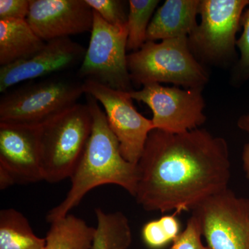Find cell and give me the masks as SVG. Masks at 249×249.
Instances as JSON below:
<instances>
[{
  "instance_id": "6",
  "label": "cell",
  "mask_w": 249,
  "mask_h": 249,
  "mask_svg": "<svg viewBox=\"0 0 249 249\" xmlns=\"http://www.w3.org/2000/svg\"><path fill=\"white\" fill-rule=\"evenodd\" d=\"M249 5V0H200V22L188 37L192 52L199 62L236 63V35Z\"/></svg>"
},
{
  "instance_id": "5",
  "label": "cell",
  "mask_w": 249,
  "mask_h": 249,
  "mask_svg": "<svg viewBox=\"0 0 249 249\" xmlns=\"http://www.w3.org/2000/svg\"><path fill=\"white\" fill-rule=\"evenodd\" d=\"M85 93L83 82L55 76L5 92L0 122L42 125L76 105Z\"/></svg>"
},
{
  "instance_id": "17",
  "label": "cell",
  "mask_w": 249,
  "mask_h": 249,
  "mask_svg": "<svg viewBox=\"0 0 249 249\" xmlns=\"http://www.w3.org/2000/svg\"><path fill=\"white\" fill-rule=\"evenodd\" d=\"M45 238L34 233L29 221L14 209L0 211V249H45Z\"/></svg>"
},
{
  "instance_id": "22",
  "label": "cell",
  "mask_w": 249,
  "mask_h": 249,
  "mask_svg": "<svg viewBox=\"0 0 249 249\" xmlns=\"http://www.w3.org/2000/svg\"><path fill=\"white\" fill-rule=\"evenodd\" d=\"M142 237L145 245L150 249H162L174 242L160 217L144 224Z\"/></svg>"
},
{
  "instance_id": "10",
  "label": "cell",
  "mask_w": 249,
  "mask_h": 249,
  "mask_svg": "<svg viewBox=\"0 0 249 249\" xmlns=\"http://www.w3.org/2000/svg\"><path fill=\"white\" fill-rule=\"evenodd\" d=\"M85 94L92 96L104 107L111 130L116 136L124 160L137 165L149 134L155 129L134 107L128 92L119 91L91 80L83 81Z\"/></svg>"
},
{
  "instance_id": "20",
  "label": "cell",
  "mask_w": 249,
  "mask_h": 249,
  "mask_svg": "<svg viewBox=\"0 0 249 249\" xmlns=\"http://www.w3.org/2000/svg\"><path fill=\"white\" fill-rule=\"evenodd\" d=\"M242 35L237 39L240 56L234 65L231 80L235 85H242L249 80V5L242 18Z\"/></svg>"
},
{
  "instance_id": "24",
  "label": "cell",
  "mask_w": 249,
  "mask_h": 249,
  "mask_svg": "<svg viewBox=\"0 0 249 249\" xmlns=\"http://www.w3.org/2000/svg\"><path fill=\"white\" fill-rule=\"evenodd\" d=\"M30 0H0V20L26 19Z\"/></svg>"
},
{
  "instance_id": "11",
  "label": "cell",
  "mask_w": 249,
  "mask_h": 249,
  "mask_svg": "<svg viewBox=\"0 0 249 249\" xmlns=\"http://www.w3.org/2000/svg\"><path fill=\"white\" fill-rule=\"evenodd\" d=\"M40 128L0 122V189L44 181Z\"/></svg>"
},
{
  "instance_id": "19",
  "label": "cell",
  "mask_w": 249,
  "mask_h": 249,
  "mask_svg": "<svg viewBox=\"0 0 249 249\" xmlns=\"http://www.w3.org/2000/svg\"><path fill=\"white\" fill-rule=\"evenodd\" d=\"M160 0H129L127 50L136 52L146 42L147 33Z\"/></svg>"
},
{
  "instance_id": "18",
  "label": "cell",
  "mask_w": 249,
  "mask_h": 249,
  "mask_svg": "<svg viewBox=\"0 0 249 249\" xmlns=\"http://www.w3.org/2000/svg\"><path fill=\"white\" fill-rule=\"evenodd\" d=\"M97 227L91 249H127L132 242L128 219L121 212L95 210Z\"/></svg>"
},
{
  "instance_id": "9",
  "label": "cell",
  "mask_w": 249,
  "mask_h": 249,
  "mask_svg": "<svg viewBox=\"0 0 249 249\" xmlns=\"http://www.w3.org/2000/svg\"><path fill=\"white\" fill-rule=\"evenodd\" d=\"M202 88L186 89L151 83L128 92L132 100L147 105L152 111L155 129L183 133L199 128L206 122Z\"/></svg>"
},
{
  "instance_id": "2",
  "label": "cell",
  "mask_w": 249,
  "mask_h": 249,
  "mask_svg": "<svg viewBox=\"0 0 249 249\" xmlns=\"http://www.w3.org/2000/svg\"><path fill=\"white\" fill-rule=\"evenodd\" d=\"M87 96V104L92 116L91 135L70 178L71 186L66 197L47 214L49 223L70 214L85 195L102 185H116L132 196L135 194L138 179L137 165L124 160L119 141L108 124L106 113L95 98L89 95Z\"/></svg>"
},
{
  "instance_id": "4",
  "label": "cell",
  "mask_w": 249,
  "mask_h": 249,
  "mask_svg": "<svg viewBox=\"0 0 249 249\" xmlns=\"http://www.w3.org/2000/svg\"><path fill=\"white\" fill-rule=\"evenodd\" d=\"M92 129L88 105L73 107L40 125L41 165L44 181L70 178L84 153Z\"/></svg>"
},
{
  "instance_id": "15",
  "label": "cell",
  "mask_w": 249,
  "mask_h": 249,
  "mask_svg": "<svg viewBox=\"0 0 249 249\" xmlns=\"http://www.w3.org/2000/svg\"><path fill=\"white\" fill-rule=\"evenodd\" d=\"M46 42L26 19L0 20V65L7 66L37 53Z\"/></svg>"
},
{
  "instance_id": "12",
  "label": "cell",
  "mask_w": 249,
  "mask_h": 249,
  "mask_svg": "<svg viewBox=\"0 0 249 249\" xmlns=\"http://www.w3.org/2000/svg\"><path fill=\"white\" fill-rule=\"evenodd\" d=\"M86 49L71 37L46 42L37 53L0 68V91L6 92L15 85L38 79L71 69L83 62Z\"/></svg>"
},
{
  "instance_id": "1",
  "label": "cell",
  "mask_w": 249,
  "mask_h": 249,
  "mask_svg": "<svg viewBox=\"0 0 249 249\" xmlns=\"http://www.w3.org/2000/svg\"><path fill=\"white\" fill-rule=\"evenodd\" d=\"M231 165L227 141L206 129H153L137 165L134 197L147 211H191L229 188Z\"/></svg>"
},
{
  "instance_id": "21",
  "label": "cell",
  "mask_w": 249,
  "mask_h": 249,
  "mask_svg": "<svg viewBox=\"0 0 249 249\" xmlns=\"http://www.w3.org/2000/svg\"><path fill=\"white\" fill-rule=\"evenodd\" d=\"M93 11L108 24L112 25L127 23L125 1L121 0H85Z\"/></svg>"
},
{
  "instance_id": "16",
  "label": "cell",
  "mask_w": 249,
  "mask_h": 249,
  "mask_svg": "<svg viewBox=\"0 0 249 249\" xmlns=\"http://www.w3.org/2000/svg\"><path fill=\"white\" fill-rule=\"evenodd\" d=\"M45 237V249H91L96 228L83 219L68 214L50 223Z\"/></svg>"
},
{
  "instance_id": "3",
  "label": "cell",
  "mask_w": 249,
  "mask_h": 249,
  "mask_svg": "<svg viewBox=\"0 0 249 249\" xmlns=\"http://www.w3.org/2000/svg\"><path fill=\"white\" fill-rule=\"evenodd\" d=\"M127 59L132 83L142 86L164 83L204 89L209 81V73L193 55L188 37L146 41L142 48L127 54Z\"/></svg>"
},
{
  "instance_id": "23",
  "label": "cell",
  "mask_w": 249,
  "mask_h": 249,
  "mask_svg": "<svg viewBox=\"0 0 249 249\" xmlns=\"http://www.w3.org/2000/svg\"><path fill=\"white\" fill-rule=\"evenodd\" d=\"M202 237L199 221L191 215L187 222L186 229L174 241L170 249H211L203 244Z\"/></svg>"
},
{
  "instance_id": "13",
  "label": "cell",
  "mask_w": 249,
  "mask_h": 249,
  "mask_svg": "<svg viewBox=\"0 0 249 249\" xmlns=\"http://www.w3.org/2000/svg\"><path fill=\"white\" fill-rule=\"evenodd\" d=\"M26 20L47 42L91 32L93 12L85 0H30Z\"/></svg>"
},
{
  "instance_id": "25",
  "label": "cell",
  "mask_w": 249,
  "mask_h": 249,
  "mask_svg": "<svg viewBox=\"0 0 249 249\" xmlns=\"http://www.w3.org/2000/svg\"><path fill=\"white\" fill-rule=\"evenodd\" d=\"M237 126L241 130L244 131L248 134V142L245 144L242 150V161L244 172L249 181V113L244 114L239 118L237 121Z\"/></svg>"
},
{
  "instance_id": "14",
  "label": "cell",
  "mask_w": 249,
  "mask_h": 249,
  "mask_svg": "<svg viewBox=\"0 0 249 249\" xmlns=\"http://www.w3.org/2000/svg\"><path fill=\"white\" fill-rule=\"evenodd\" d=\"M200 0H166L156 10L147 33V41L189 37L197 27Z\"/></svg>"
},
{
  "instance_id": "8",
  "label": "cell",
  "mask_w": 249,
  "mask_h": 249,
  "mask_svg": "<svg viewBox=\"0 0 249 249\" xmlns=\"http://www.w3.org/2000/svg\"><path fill=\"white\" fill-rule=\"evenodd\" d=\"M211 249H249V199L228 189L191 211Z\"/></svg>"
},
{
  "instance_id": "7",
  "label": "cell",
  "mask_w": 249,
  "mask_h": 249,
  "mask_svg": "<svg viewBox=\"0 0 249 249\" xmlns=\"http://www.w3.org/2000/svg\"><path fill=\"white\" fill-rule=\"evenodd\" d=\"M93 12L89 46L78 75L85 80H93L112 89L124 92L133 91L126 53L127 23L112 25Z\"/></svg>"
}]
</instances>
